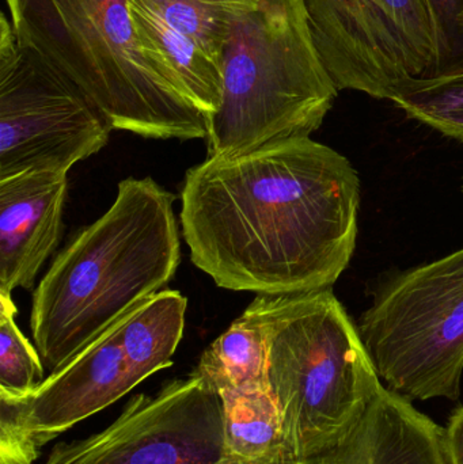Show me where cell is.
<instances>
[{"label":"cell","instance_id":"21","mask_svg":"<svg viewBox=\"0 0 463 464\" xmlns=\"http://www.w3.org/2000/svg\"><path fill=\"white\" fill-rule=\"evenodd\" d=\"M261 3H266V5H280V7H304L306 3L304 0H261Z\"/></svg>","mask_w":463,"mask_h":464},{"label":"cell","instance_id":"12","mask_svg":"<svg viewBox=\"0 0 463 464\" xmlns=\"http://www.w3.org/2000/svg\"><path fill=\"white\" fill-rule=\"evenodd\" d=\"M443 432L410 401L382 386L337 446L285 464H448Z\"/></svg>","mask_w":463,"mask_h":464},{"label":"cell","instance_id":"6","mask_svg":"<svg viewBox=\"0 0 463 464\" xmlns=\"http://www.w3.org/2000/svg\"><path fill=\"white\" fill-rule=\"evenodd\" d=\"M381 381L408 401L459 400L463 248L389 278L358 324Z\"/></svg>","mask_w":463,"mask_h":464},{"label":"cell","instance_id":"1","mask_svg":"<svg viewBox=\"0 0 463 464\" xmlns=\"http://www.w3.org/2000/svg\"><path fill=\"white\" fill-rule=\"evenodd\" d=\"M361 179L310 136L187 171L182 234L193 265L220 288L257 295L328 289L356 247Z\"/></svg>","mask_w":463,"mask_h":464},{"label":"cell","instance_id":"17","mask_svg":"<svg viewBox=\"0 0 463 464\" xmlns=\"http://www.w3.org/2000/svg\"><path fill=\"white\" fill-rule=\"evenodd\" d=\"M391 102L410 119L463 144V62L413 82Z\"/></svg>","mask_w":463,"mask_h":464},{"label":"cell","instance_id":"19","mask_svg":"<svg viewBox=\"0 0 463 464\" xmlns=\"http://www.w3.org/2000/svg\"><path fill=\"white\" fill-rule=\"evenodd\" d=\"M429 5L445 71L463 62V0H429Z\"/></svg>","mask_w":463,"mask_h":464},{"label":"cell","instance_id":"7","mask_svg":"<svg viewBox=\"0 0 463 464\" xmlns=\"http://www.w3.org/2000/svg\"><path fill=\"white\" fill-rule=\"evenodd\" d=\"M113 130L105 114L51 63L19 44L0 15V179L26 171L68 174Z\"/></svg>","mask_w":463,"mask_h":464},{"label":"cell","instance_id":"15","mask_svg":"<svg viewBox=\"0 0 463 464\" xmlns=\"http://www.w3.org/2000/svg\"><path fill=\"white\" fill-rule=\"evenodd\" d=\"M226 443L244 464H282L285 428L271 389L220 392Z\"/></svg>","mask_w":463,"mask_h":464},{"label":"cell","instance_id":"18","mask_svg":"<svg viewBox=\"0 0 463 464\" xmlns=\"http://www.w3.org/2000/svg\"><path fill=\"white\" fill-rule=\"evenodd\" d=\"M16 313L11 295L0 294V394L24 398L45 381V365L16 324Z\"/></svg>","mask_w":463,"mask_h":464},{"label":"cell","instance_id":"4","mask_svg":"<svg viewBox=\"0 0 463 464\" xmlns=\"http://www.w3.org/2000/svg\"><path fill=\"white\" fill-rule=\"evenodd\" d=\"M268 337V383L283 417V463L337 446L383 386L332 288L257 295Z\"/></svg>","mask_w":463,"mask_h":464},{"label":"cell","instance_id":"20","mask_svg":"<svg viewBox=\"0 0 463 464\" xmlns=\"http://www.w3.org/2000/svg\"><path fill=\"white\" fill-rule=\"evenodd\" d=\"M443 446L448 464H463V405L454 411L445 428Z\"/></svg>","mask_w":463,"mask_h":464},{"label":"cell","instance_id":"8","mask_svg":"<svg viewBox=\"0 0 463 464\" xmlns=\"http://www.w3.org/2000/svg\"><path fill=\"white\" fill-rule=\"evenodd\" d=\"M318 56L339 92L393 101L442 71L429 0H304Z\"/></svg>","mask_w":463,"mask_h":464},{"label":"cell","instance_id":"9","mask_svg":"<svg viewBox=\"0 0 463 464\" xmlns=\"http://www.w3.org/2000/svg\"><path fill=\"white\" fill-rule=\"evenodd\" d=\"M43 464H244L226 443L219 392L198 373L138 394L100 433L60 443Z\"/></svg>","mask_w":463,"mask_h":464},{"label":"cell","instance_id":"13","mask_svg":"<svg viewBox=\"0 0 463 464\" xmlns=\"http://www.w3.org/2000/svg\"><path fill=\"white\" fill-rule=\"evenodd\" d=\"M128 8L141 51L176 76L204 116L217 113L225 92L223 60L151 14L130 5Z\"/></svg>","mask_w":463,"mask_h":464},{"label":"cell","instance_id":"2","mask_svg":"<svg viewBox=\"0 0 463 464\" xmlns=\"http://www.w3.org/2000/svg\"><path fill=\"white\" fill-rule=\"evenodd\" d=\"M174 200L151 177L124 179L113 206L57 254L30 313L49 372L173 280L181 262Z\"/></svg>","mask_w":463,"mask_h":464},{"label":"cell","instance_id":"11","mask_svg":"<svg viewBox=\"0 0 463 464\" xmlns=\"http://www.w3.org/2000/svg\"><path fill=\"white\" fill-rule=\"evenodd\" d=\"M65 173L26 171L0 179V294L30 289L62 239Z\"/></svg>","mask_w":463,"mask_h":464},{"label":"cell","instance_id":"10","mask_svg":"<svg viewBox=\"0 0 463 464\" xmlns=\"http://www.w3.org/2000/svg\"><path fill=\"white\" fill-rule=\"evenodd\" d=\"M141 382L125 351L122 316L33 394H0V464L34 463L45 444Z\"/></svg>","mask_w":463,"mask_h":464},{"label":"cell","instance_id":"5","mask_svg":"<svg viewBox=\"0 0 463 464\" xmlns=\"http://www.w3.org/2000/svg\"><path fill=\"white\" fill-rule=\"evenodd\" d=\"M223 70L222 105L206 117L212 158L312 135L339 92L318 56L309 18L268 5L241 22L226 48Z\"/></svg>","mask_w":463,"mask_h":464},{"label":"cell","instance_id":"14","mask_svg":"<svg viewBox=\"0 0 463 464\" xmlns=\"http://www.w3.org/2000/svg\"><path fill=\"white\" fill-rule=\"evenodd\" d=\"M193 372L219 394L269 387L268 337L256 300L204 351Z\"/></svg>","mask_w":463,"mask_h":464},{"label":"cell","instance_id":"3","mask_svg":"<svg viewBox=\"0 0 463 464\" xmlns=\"http://www.w3.org/2000/svg\"><path fill=\"white\" fill-rule=\"evenodd\" d=\"M5 2L19 44L81 87L113 130L158 140L206 138V116L139 46L128 0Z\"/></svg>","mask_w":463,"mask_h":464},{"label":"cell","instance_id":"22","mask_svg":"<svg viewBox=\"0 0 463 464\" xmlns=\"http://www.w3.org/2000/svg\"><path fill=\"white\" fill-rule=\"evenodd\" d=\"M461 189H462V193H463V179H462V187H461Z\"/></svg>","mask_w":463,"mask_h":464},{"label":"cell","instance_id":"16","mask_svg":"<svg viewBox=\"0 0 463 464\" xmlns=\"http://www.w3.org/2000/svg\"><path fill=\"white\" fill-rule=\"evenodd\" d=\"M261 0H128L130 7L151 14L222 59L241 22Z\"/></svg>","mask_w":463,"mask_h":464}]
</instances>
